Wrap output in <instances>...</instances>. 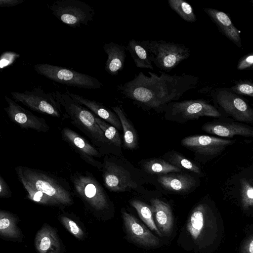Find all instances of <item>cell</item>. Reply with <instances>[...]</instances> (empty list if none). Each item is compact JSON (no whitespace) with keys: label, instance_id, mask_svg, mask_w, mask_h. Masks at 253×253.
<instances>
[{"label":"cell","instance_id":"6da1fadb","mask_svg":"<svg viewBox=\"0 0 253 253\" xmlns=\"http://www.w3.org/2000/svg\"><path fill=\"white\" fill-rule=\"evenodd\" d=\"M150 77L139 72L134 78L118 85V90L144 109L164 111L167 106L177 101L189 90L196 88L199 78L183 73L170 75L164 72L160 76L148 72Z\"/></svg>","mask_w":253,"mask_h":253},{"label":"cell","instance_id":"7a4b0ae2","mask_svg":"<svg viewBox=\"0 0 253 253\" xmlns=\"http://www.w3.org/2000/svg\"><path fill=\"white\" fill-rule=\"evenodd\" d=\"M53 94L63 108L65 117L70 119L71 123L83 132L103 155L107 152L111 144L97 123L96 116L74 100L68 92L56 91Z\"/></svg>","mask_w":253,"mask_h":253},{"label":"cell","instance_id":"3957f363","mask_svg":"<svg viewBox=\"0 0 253 253\" xmlns=\"http://www.w3.org/2000/svg\"><path fill=\"white\" fill-rule=\"evenodd\" d=\"M15 169L16 174L23 176L37 190L53 198L61 205L68 206L74 203L71 187L65 180L38 169L19 166Z\"/></svg>","mask_w":253,"mask_h":253},{"label":"cell","instance_id":"277c9868","mask_svg":"<svg viewBox=\"0 0 253 253\" xmlns=\"http://www.w3.org/2000/svg\"><path fill=\"white\" fill-rule=\"evenodd\" d=\"M70 177L74 192L87 208L99 213L110 210L111 202L104 188L92 173L88 171H76Z\"/></svg>","mask_w":253,"mask_h":253},{"label":"cell","instance_id":"5b68a950","mask_svg":"<svg viewBox=\"0 0 253 253\" xmlns=\"http://www.w3.org/2000/svg\"><path fill=\"white\" fill-rule=\"evenodd\" d=\"M151 61L159 69L167 72L175 68L190 55V50L184 44L164 40L142 41Z\"/></svg>","mask_w":253,"mask_h":253},{"label":"cell","instance_id":"8992f818","mask_svg":"<svg viewBox=\"0 0 253 253\" xmlns=\"http://www.w3.org/2000/svg\"><path fill=\"white\" fill-rule=\"evenodd\" d=\"M34 68L39 75L69 86L85 89H98L103 86L96 78L63 67L39 63L35 65Z\"/></svg>","mask_w":253,"mask_h":253},{"label":"cell","instance_id":"52a82bcc","mask_svg":"<svg viewBox=\"0 0 253 253\" xmlns=\"http://www.w3.org/2000/svg\"><path fill=\"white\" fill-rule=\"evenodd\" d=\"M166 120L184 123L201 117H218L220 113L213 106L203 99L173 101L165 109Z\"/></svg>","mask_w":253,"mask_h":253},{"label":"cell","instance_id":"ba28073f","mask_svg":"<svg viewBox=\"0 0 253 253\" xmlns=\"http://www.w3.org/2000/svg\"><path fill=\"white\" fill-rule=\"evenodd\" d=\"M49 8L59 21L73 28L87 25L95 15L92 7L79 0H57Z\"/></svg>","mask_w":253,"mask_h":253},{"label":"cell","instance_id":"9c48e42d","mask_svg":"<svg viewBox=\"0 0 253 253\" xmlns=\"http://www.w3.org/2000/svg\"><path fill=\"white\" fill-rule=\"evenodd\" d=\"M11 94L16 102L40 113L58 118L63 114L61 105L53 93H46L39 86L22 92H12Z\"/></svg>","mask_w":253,"mask_h":253},{"label":"cell","instance_id":"30bf717a","mask_svg":"<svg viewBox=\"0 0 253 253\" xmlns=\"http://www.w3.org/2000/svg\"><path fill=\"white\" fill-rule=\"evenodd\" d=\"M218 105L235 120L245 122L253 121V110L238 94L227 88L216 89L212 95Z\"/></svg>","mask_w":253,"mask_h":253},{"label":"cell","instance_id":"8fae6325","mask_svg":"<svg viewBox=\"0 0 253 253\" xmlns=\"http://www.w3.org/2000/svg\"><path fill=\"white\" fill-rule=\"evenodd\" d=\"M102 177L105 187L115 192L128 191L135 187L128 172L118 164L112 156L103 159Z\"/></svg>","mask_w":253,"mask_h":253},{"label":"cell","instance_id":"7c38bea8","mask_svg":"<svg viewBox=\"0 0 253 253\" xmlns=\"http://www.w3.org/2000/svg\"><path fill=\"white\" fill-rule=\"evenodd\" d=\"M61 137L83 160L93 167L102 170L103 164L95 158H100L103 155L92 144L83 136L68 127L61 130Z\"/></svg>","mask_w":253,"mask_h":253},{"label":"cell","instance_id":"4fadbf2b","mask_svg":"<svg viewBox=\"0 0 253 253\" xmlns=\"http://www.w3.org/2000/svg\"><path fill=\"white\" fill-rule=\"evenodd\" d=\"M4 98L8 105L4 110L12 122L23 128L38 132H46L49 130V126L44 118L36 116L7 96L5 95Z\"/></svg>","mask_w":253,"mask_h":253},{"label":"cell","instance_id":"5bb4252c","mask_svg":"<svg viewBox=\"0 0 253 253\" xmlns=\"http://www.w3.org/2000/svg\"><path fill=\"white\" fill-rule=\"evenodd\" d=\"M231 140L214 136L198 135L186 137L181 140L182 145L196 155L214 156L221 153L225 148L233 144Z\"/></svg>","mask_w":253,"mask_h":253},{"label":"cell","instance_id":"9a60e30c","mask_svg":"<svg viewBox=\"0 0 253 253\" xmlns=\"http://www.w3.org/2000/svg\"><path fill=\"white\" fill-rule=\"evenodd\" d=\"M122 218L126 236L132 243L144 248H155L160 240L141 223L133 215L122 211Z\"/></svg>","mask_w":253,"mask_h":253},{"label":"cell","instance_id":"2e32d148","mask_svg":"<svg viewBox=\"0 0 253 253\" xmlns=\"http://www.w3.org/2000/svg\"><path fill=\"white\" fill-rule=\"evenodd\" d=\"M203 10L224 36L238 47L242 48L240 31L234 26L227 14L211 8H204Z\"/></svg>","mask_w":253,"mask_h":253},{"label":"cell","instance_id":"e0dca14e","mask_svg":"<svg viewBox=\"0 0 253 253\" xmlns=\"http://www.w3.org/2000/svg\"><path fill=\"white\" fill-rule=\"evenodd\" d=\"M150 203L155 223L161 236L169 237L174 226L173 216L170 206L157 198L151 199Z\"/></svg>","mask_w":253,"mask_h":253},{"label":"cell","instance_id":"ac0fdd59","mask_svg":"<svg viewBox=\"0 0 253 253\" xmlns=\"http://www.w3.org/2000/svg\"><path fill=\"white\" fill-rule=\"evenodd\" d=\"M35 246L38 253H61L62 250L55 230L45 224L37 233Z\"/></svg>","mask_w":253,"mask_h":253},{"label":"cell","instance_id":"d6986e66","mask_svg":"<svg viewBox=\"0 0 253 253\" xmlns=\"http://www.w3.org/2000/svg\"><path fill=\"white\" fill-rule=\"evenodd\" d=\"M68 93L74 100L86 107L97 117L109 123L117 129H122L121 121L116 114L102 104L75 93Z\"/></svg>","mask_w":253,"mask_h":253},{"label":"cell","instance_id":"ffe728a7","mask_svg":"<svg viewBox=\"0 0 253 253\" xmlns=\"http://www.w3.org/2000/svg\"><path fill=\"white\" fill-rule=\"evenodd\" d=\"M202 129L221 137H231L236 135L253 137V128L238 123H208L203 126Z\"/></svg>","mask_w":253,"mask_h":253},{"label":"cell","instance_id":"44dd1931","mask_svg":"<svg viewBox=\"0 0 253 253\" xmlns=\"http://www.w3.org/2000/svg\"><path fill=\"white\" fill-rule=\"evenodd\" d=\"M104 52L107 55L105 69L111 75H117L124 66L126 58V47L113 42L105 43Z\"/></svg>","mask_w":253,"mask_h":253},{"label":"cell","instance_id":"7402d4cb","mask_svg":"<svg viewBox=\"0 0 253 253\" xmlns=\"http://www.w3.org/2000/svg\"><path fill=\"white\" fill-rule=\"evenodd\" d=\"M160 184L166 189L177 193L187 192L193 188L196 179L187 174H167L158 178Z\"/></svg>","mask_w":253,"mask_h":253},{"label":"cell","instance_id":"603a6c76","mask_svg":"<svg viewBox=\"0 0 253 253\" xmlns=\"http://www.w3.org/2000/svg\"><path fill=\"white\" fill-rule=\"evenodd\" d=\"M112 109L119 117L122 124L124 131V146L129 150L135 149L138 145V136L131 122L126 117L121 106L113 107Z\"/></svg>","mask_w":253,"mask_h":253},{"label":"cell","instance_id":"cb8c5ba5","mask_svg":"<svg viewBox=\"0 0 253 253\" xmlns=\"http://www.w3.org/2000/svg\"><path fill=\"white\" fill-rule=\"evenodd\" d=\"M126 47L136 67L154 70L150 54L141 42L131 39Z\"/></svg>","mask_w":253,"mask_h":253},{"label":"cell","instance_id":"d4e9b609","mask_svg":"<svg viewBox=\"0 0 253 253\" xmlns=\"http://www.w3.org/2000/svg\"><path fill=\"white\" fill-rule=\"evenodd\" d=\"M17 219L11 213L4 210L0 211V235L4 238L17 239L21 232L17 225Z\"/></svg>","mask_w":253,"mask_h":253},{"label":"cell","instance_id":"484cf974","mask_svg":"<svg viewBox=\"0 0 253 253\" xmlns=\"http://www.w3.org/2000/svg\"><path fill=\"white\" fill-rule=\"evenodd\" d=\"M19 180L27 193L29 199L39 204L46 206H61L53 198L37 190L30 182L20 175L17 174Z\"/></svg>","mask_w":253,"mask_h":253},{"label":"cell","instance_id":"4316f807","mask_svg":"<svg viewBox=\"0 0 253 253\" xmlns=\"http://www.w3.org/2000/svg\"><path fill=\"white\" fill-rule=\"evenodd\" d=\"M142 167L145 171L150 174L163 175L182 171V169L161 159H149L143 164Z\"/></svg>","mask_w":253,"mask_h":253},{"label":"cell","instance_id":"83f0119b","mask_svg":"<svg viewBox=\"0 0 253 253\" xmlns=\"http://www.w3.org/2000/svg\"><path fill=\"white\" fill-rule=\"evenodd\" d=\"M130 204L136 210L140 218L147 226L160 236H162L156 224L152 207L138 200H132L130 201Z\"/></svg>","mask_w":253,"mask_h":253},{"label":"cell","instance_id":"f1b7e54d","mask_svg":"<svg viewBox=\"0 0 253 253\" xmlns=\"http://www.w3.org/2000/svg\"><path fill=\"white\" fill-rule=\"evenodd\" d=\"M164 157L167 161L181 169H185L198 174L201 173V169L198 166L177 152L169 151Z\"/></svg>","mask_w":253,"mask_h":253},{"label":"cell","instance_id":"f546056e","mask_svg":"<svg viewBox=\"0 0 253 253\" xmlns=\"http://www.w3.org/2000/svg\"><path fill=\"white\" fill-rule=\"evenodd\" d=\"M169 7L182 19L193 23L197 21L192 6L183 0H168Z\"/></svg>","mask_w":253,"mask_h":253},{"label":"cell","instance_id":"4dcf8cb0","mask_svg":"<svg viewBox=\"0 0 253 253\" xmlns=\"http://www.w3.org/2000/svg\"><path fill=\"white\" fill-rule=\"evenodd\" d=\"M96 121L111 144L118 147L121 146V139L117 129L102 119L96 117Z\"/></svg>","mask_w":253,"mask_h":253},{"label":"cell","instance_id":"1f68e13d","mask_svg":"<svg viewBox=\"0 0 253 253\" xmlns=\"http://www.w3.org/2000/svg\"><path fill=\"white\" fill-rule=\"evenodd\" d=\"M59 219L65 228L75 237L80 240L84 239V232L75 221L65 215L60 216Z\"/></svg>","mask_w":253,"mask_h":253},{"label":"cell","instance_id":"d6a6232c","mask_svg":"<svg viewBox=\"0 0 253 253\" xmlns=\"http://www.w3.org/2000/svg\"><path fill=\"white\" fill-rule=\"evenodd\" d=\"M231 91L242 95L253 97V82L248 80H240L229 88Z\"/></svg>","mask_w":253,"mask_h":253},{"label":"cell","instance_id":"836d02e7","mask_svg":"<svg viewBox=\"0 0 253 253\" xmlns=\"http://www.w3.org/2000/svg\"><path fill=\"white\" fill-rule=\"evenodd\" d=\"M253 66V52L246 54L241 57L237 64L239 70H250Z\"/></svg>","mask_w":253,"mask_h":253},{"label":"cell","instance_id":"e575fe53","mask_svg":"<svg viewBox=\"0 0 253 253\" xmlns=\"http://www.w3.org/2000/svg\"><path fill=\"white\" fill-rule=\"evenodd\" d=\"M19 55L13 52H3L0 57V68H4L12 64Z\"/></svg>","mask_w":253,"mask_h":253},{"label":"cell","instance_id":"d590c367","mask_svg":"<svg viewBox=\"0 0 253 253\" xmlns=\"http://www.w3.org/2000/svg\"><path fill=\"white\" fill-rule=\"evenodd\" d=\"M241 193L244 199L253 203V186L247 181H243L241 184Z\"/></svg>","mask_w":253,"mask_h":253},{"label":"cell","instance_id":"8d00e7d4","mask_svg":"<svg viewBox=\"0 0 253 253\" xmlns=\"http://www.w3.org/2000/svg\"><path fill=\"white\" fill-rule=\"evenodd\" d=\"M12 196L10 189L4 178L0 175V197L9 198Z\"/></svg>","mask_w":253,"mask_h":253},{"label":"cell","instance_id":"74e56055","mask_svg":"<svg viewBox=\"0 0 253 253\" xmlns=\"http://www.w3.org/2000/svg\"><path fill=\"white\" fill-rule=\"evenodd\" d=\"M23 1L24 0H0V7H13L21 4Z\"/></svg>","mask_w":253,"mask_h":253},{"label":"cell","instance_id":"f35d334b","mask_svg":"<svg viewBox=\"0 0 253 253\" xmlns=\"http://www.w3.org/2000/svg\"><path fill=\"white\" fill-rule=\"evenodd\" d=\"M249 252L250 253H253V240L251 242L250 244Z\"/></svg>","mask_w":253,"mask_h":253},{"label":"cell","instance_id":"ab89813d","mask_svg":"<svg viewBox=\"0 0 253 253\" xmlns=\"http://www.w3.org/2000/svg\"><path fill=\"white\" fill-rule=\"evenodd\" d=\"M251 3H252V5H253V0H252L251 1Z\"/></svg>","mask_w":253,"mask_h":253},{"label":"cell","instance_id":"60d3db41","mask_svg":"<svg viewBox=\"0 0 253 253\" xmlns=\"http://www.w3.org/2000/svg\"><path fill=\"white\" fill-rule=\"evenodd\" d=\"M250 70H253V66L251 68H250Z\"/></svg>","mask_w":253,"mask_h":253}]
</instances>
